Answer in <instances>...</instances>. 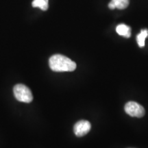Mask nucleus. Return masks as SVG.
<instances>
[{"instance_id":"obj_1","label":"nucleus","mask_w":148,"mask_h":148,"mask_svg":"<svg viewBox=\"0 0 148 148\" xmlns=\"http://www.w3.org/2000/svg\"><path fill=\"white\" fill-rule=\"evenodd\" d=\"M50 69L55 72L73 71L76 69V64L71 59L63 55L55 54L49 60Z\"/></svg>"},{"instance_id":"obj_2","label":"nucleus","mask_w":148,"mask_h":148,"mask_svg":"<svg viewBox=\"0 0 148 148\" xmlns=\"http://www.w3.org/2000/svg\"><path fill=\"white\" fill-rule=\"evenodd\" d=\"M13 92L14 97L18 101L25 103H30L33 99L32 93L27 86L22 84H16L14 86Z\"/></svg>"},{"instance_id":"obj_3","label":"nucleus","mask_w":148,"mask_h":148,"mask_svg":"<svg viewBox=\"0 0 148 148\" xmlns=\"http://www.w3.org/2000/svg\"><path fill=\"white\" fill-rule=\"evenodd\" d=\"M125 111L130 116L134 117H142L145 115V109L139 103L135 101H129L125 105Z\"/></svg>"},{"instance_id":"obj_4","label":"nucleus","mask_w":148,"mask_h":148,"mask_svg":"<svg viewBox=\"0 0 148 148\" xmlns=\"http://www.w3.org/2000/svg\"><path fill=\"white\" fill-rule=\"evenodd\" d=\"M91 125L90 122L85 120H81L77 122L73 127V131L77 136H83L89 132Z\"/></svg>"},{"instance_id":"obj_5","label":"nucleus","mask_w":148,"mask_h":148,"mask_svg":"<svg viewBox=\"0 0 148 148\" xmlns=\"http://www.w3.org/2000/svg\"><path fill=\"white\" fill-rule=\"evenodd\" d=\"M129 3V0H111L108 3V8L112 10L115 8L123 10L128 6Z\"/></svg>"},{"instance_id":"obj_6","label":"nucleus","mask_w":148,"mask_h":148,"mask_svg":"<svg viewBox=\"0 0 148 148\" xmlns=\"http://www.w3.org/2000/svg\"><path fill=\"white\" fill-rule=\"evenodd\" d=\"M116 31L118 34L125 37V38H130L131 36V29L130 27L125 24H120L116 27Z\"/></svg>"},{"instance_id":"obj_7","label":"nucleus","mask_w":148,"mask_h":148,"mask_svg":"<svg viewBox=\"0 0 148 148\" xmlns=\"http://www.w3.org/2000/svg\"><path fill=\"white\" fill-rule=\"evenodd\" d=\"M148 36V29H141L140 32L136 36V40H137L138 45L140 47H143L145 46V38Z\"/></svg>"},{"instance_id":"obj_8","label":"nucleus","mask_w":148,"mask_h":148,"mask_svg":"<svg viewBox=\"0 0 148 148\" xmlns=\"http://www.w3.org/2000/svg\"><path fill=\"white\" fill-rule=\"evenodd\" d=\"M34 8H39L42 10H47L49 7L48 0H34L32 3Z\"/></svg>"}]
</instances>
